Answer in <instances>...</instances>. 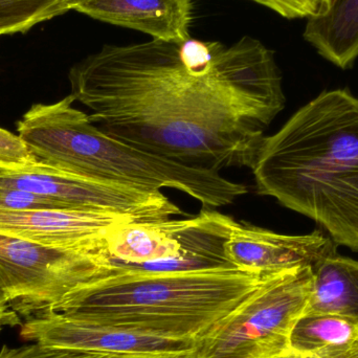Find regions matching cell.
I'll return each mask as SVG.
<instances>
[{"instance_id":"15","label":"cell","mask_w":358,"mask_h":358,"mask_svg":"<svg viewBox=\"0 0 358 358\" xmlns=\"http://www.w3.org/2000/svg\"><path fill=\"white\" fill-rule=\"evenodd\" d=\"M358 341V326L342 317L303 313L292 327L290 352L311 355Z\"/></svg>"},{"instance_id":"11","label":"cell","mask_w":358,"mask_h":358,"mask_svg":"<svg viewBox=\"0 0 358 358\" xmlns=\"http://www.w3.org/2000/svg\"><path fill=\"white\" fill-rule=\"evenodd\" d=\"M236 268L269 275L299 266H313L336 252V244L321 231L310 235H282L248 222H237L225 243Z\"/></svg>"},{"instance_id":"16","label":"cell","mask_w":358,"mask_h":358,"mask_svg":"<svg viewBox=\"0 0 358 358\" xmlns=\"http://www.w3.org/2000/svg\"><path fill=\"white\" fill-rule=\"evenodd\" d=\"M69 10V0H0V36L25 33Z\"/></svg>"},{"instance_id":"19","label":"cell","mask_w":358,"mask_h":358,"mask_svg":"<svg viewBox=\"0 0 358 358\" xmlns=\"http://www.w3.org/2000/svg\"><path fill=\"white\" fill-rule=\"evenodd\" d=\"M0 358H111L94 353L81 351L67 350V349L52 348L44 345L33 344L19 348L2 347Z\"/></svg>"},{"instance_id":"9","label":"cell","mask_w":358,"mask_h":358,"mask_svg":"<svg viewBox=\"0 0 358 358\" xmlns=\"http://www.w3.org/2000/svg\"><path fill=\"white\" fill-rule=\"evenodd\" d=\"M20 334L27 342L111 358H194L200 346V341L88 323L54 311L24 320Z\"/></svg>"},{"instance_id":"1","label":"cell","mask_w":358,"mask_h":358,"mask_svg":"<svg viewBox=\"0 0 358 358\" xmlns=\"http://www.w3.org/2000/svg\"><path fill=\"white\" fill-rule=\"evenodd\" d=\"M71 96L105 134L162 159L220 172L252 168L285 107L273 50L189 38L104 45L69 71Z\"/></svg>"},{"instance_id":"8","label":"cell","mask_w":358,"mask_h":358,"mask_svg":"<svg viewBox=\"0 0 358 358\" xmlns=\"http://www.w3.org/2000/svg\"><path fill=\"white\" fill-rule=\"evenodd\" d=\"M0 185L50 198L65 210L123 215L140 221L163 220L181 214L162 191L94 180L37 159L0 165Z\"/></svg>"},{"instance_id":"22","label":"cell","mask_w":358,"mask_h":358,"mask_svg":"<svg viewBox=\"0 0 358 358\" xmlns=\"http://www.w3.org/2000/svg\"><path fill=\"white\" fill-rule=\"evenodd\" d=\"M22 325L20 317L10 308L6 296L0 289V332L6 326Z\"/></svg>"},{"instance_id":"17","label":"cell","mask_w":358,"mask_h":358,"mask_svg":"<svg viewBox=\"0 0 358 358\" xmlns=\"http://www.w3.org/2000/svg\"><path fill=\"white\" fill-rule=\"evenodd\" d=\"M0 210H65L59 202L17 187L0 185Z\"/></svg>"},{"instance_id":"20","label":"cell","mask_w":358,"mask_h":358,"mask_svg":"<svg viewBox=\"0 0 358 358\" xmlns=\"http://www.w3.org/2000/svg\"><path fill=\"white\" fill-rule=\"evenodd\" d=\"M34 159L35 157L18 136L0 128V165H15Z\"/></svg>"},{"instance_id":"7","label":"cell","mask_w":358,"mask_h":358,"mask_svg":"<svg viewBox=\"0 0 358 358\" xmlns=\"http://www.w3.org/2000/svg\"><path fill=\"white\" fill-rule=\"evenodd\" d=\"M102 252L60 250L0 235V289L24 320L50 313L76 290L106 277Z\"/></svg>"},{"instance_id":"21","label":"cell","mask_w":358,"mask_h":358,"mask_svg":"<svg viewBox=\"0 0 358 358\" xmlns=\"http://www.w3.org/2000/svg\"><path fill=\"white\" fill-rule=\"evenodd\" d=\"M280 358H358V341L350 344L329 347L311 355H300L290 352Z\"/></svg>"},{"instance_id":"3","label":"cell","mask_w":358,"mask_h":358,"mask_svg":"<svg viewBox=\"0 0 358 358\" xmlns=\"http://www.w3.org/2000/svg\"><path fill=\"white\" fill-rule=\"evenodd\" d=\"M273 275L225 269L108 275L69 294L54 313L151 336L201 341Z\"/></svg>"},{"instance_id":"10","label":"cell","mask_w":358,"mask_h":358,"mask_svg":"<svg viewBox=\"0 0 358 358\" xmlns=\"http://www.w3.org/2000/svg\"><path fill=\"white\" fill-rule=\"evenodd\" d=\"M131 220L136 219L85 210H0V235L48 248L104 254L105 233Z\"/></svg>"},{"instance_id":"6","label":"cell","mask_w":358,"mask_h":358,"mask_svg":"<svg viewBox=\"0 0 358 358\" xmlns=\"http://www.w3.org/2000/svg\"><path fill=\"white\" fill-rule=\"evenodd\" d=\"M313 286L311 266L275 273L223 319L194 358H280L290 353V334Z\"/></svg>"},{"instance_id":"4","label":"cell","mask_w":358,"mask_h":358,"mask_svg":"<svg viewBox=\"0 0 358 358\" xmlns=\"http://www.w3.org/2000/svg\"><path fill=\"white\" fill-rule=\"evenodd\" d=\"M75 102L69 94L52 104L33 105L17 123L18 136L35 159L104 182L178 189L208 210L229 206L248 193L245 185L220 172L162 159L108 136L75 108Z\"/></svg>"},{"instance_id":"2","label":"cell","mask_w":358,"mask_h":358,"mask_svg":"<svg viewBox=\"0 0 358 358\" xmlns=\"http://www.w3.org/2000/svg\"><path fill=\"white\" fill-rule=\"evenodd\" d=\"M257 192L319 223L358 252V99L322 92L265 136L254 165Z\"/></svg>"},{"instance_id":"12","label":"cell","mask_w":358,"mask_h":358,"mask_svg":"<svg viewBox=\"0 0 358 358\" xmlns=\"http://www.w3.org/2000/svg\"><path fill=\"white\" fill-rule=\"evenodd\" d=\"M196 0H69L71 10L164 41L191 38Z\"/></svg>"},{"instance_id":"14","label":"cell","mask_w":358,"mask_h":358,"mask_svg":"<svg viewBox=\"0 0 358 358\" xmlns=\"http://www.w3.org/2000/svg\"><path fill=\"white\" fill-rule=\"evenodd\" d=\"M304 39L340 69L358 58V0H330L325 12L307 19Z\"/></svg>"},{"instance_id":"13","label":"cell","mask_w":358,"mask_h":358,"mask_svg":"<svg viewBox=\"0 0 358 358\" xmlns=\"http://www.w3.org/2000/svg\"><path fill=\"white\" fill-rule=\"evenodd\" d=\"M311 269L313 286L303 313L336 315L358 326V261L336 250Z\"/></svg>"},{"instance_id":"5","label":"cell","mask_w":358,"mask_h":358,"mask_svg":"<svg viewBox=\"0 0 358 358\" xmlns=\"http://www.w3.org/2000/svg\"><path fill=\"white\" fill-rule=\"evenodd\" d=\"M237 222L218 210L204 208L192 218L115 225L104 235L106 277L238 269L224 248Z\"/></svg>"},{"instance_id":"18","label":"cell","mask_w":358,"mask_h":358,"mask_svg":"<svg viewBox=\"0 0 358 358\" xmlns=\"http://www.w3.org/2000/svg\"><path fill=\"white\" fill-rule=\"evenodd\" d=\"M286 19H309L327 10L330 0H250Z\"/></svg>"}]
</instances>
